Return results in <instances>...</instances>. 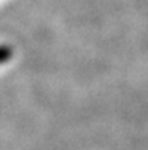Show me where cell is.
I'll return each mask as SVG.
<instances>
[{"instance_id": "1", "label": "cell", "mask_w": 148, "mask_h": 150, "mask_svg": "<svg viewBox=\"0 0 148 150\" xmlns=\"http://www.w3.org/2000/svg\"><path fill=\"white\" fill-rule=\"evenodd\" d=\"M12 58V49L8 46H0V65L8 62Z\"/></svg>"}]
</instances>
